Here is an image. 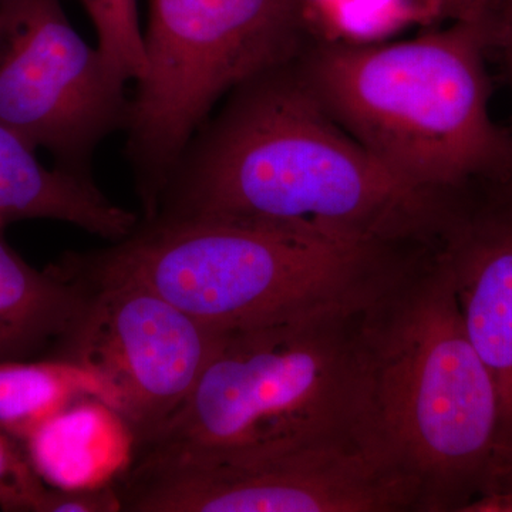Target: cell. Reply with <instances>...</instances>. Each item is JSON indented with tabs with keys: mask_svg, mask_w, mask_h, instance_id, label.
<instances>
[{
	"mask_svg": "<svg viewBox=\"0 0 512 512\" xmlns=\"http://www.w3.org/2000/svg\"><path fill=\"white\" fill-rule=\"evenodd\" d=\"M322 36L312 0H150L146 67L126 123L144 212L218 100Z\"/></svg>",
	"mask_w": 512,
	"mask_h": 512,
	"instance_id": "obj_6",
	"label": "cell"
},
{
	"mask_svg": "<svg viewBox=\"0 0 512 512\" xmlns=\"http://www.w3.org/2000/svg\"><path fill=\"white\" fill-rule=\"evenodd\" d=\"M444 20H483L491 0H433Z\"/></svg>",
	"mask_w": 512,
	"mask_h": 512,
	"instance_id": "obj_19",
	"label": "cell"
},
{
	"mask_svg": "<svg viewBox=\"0 0 512 512\" xmlns=\"http://www.w3.org/2000/svg\"><path fill=\"white\" fill-rule=\"evenodd\" d=\"M426 251L239 222L154 220L93 254L229 332L363 311Z\"/></svg>",
	"mask_w": 512,
	"mask_h": 512,
	"instance_id": "obj_5",
	"label": "cell"
},
{
	"mask_svg": "<svg viewBox=\"0 0 512 512\" xmlns=\"http://www.w3.org/2000/svg\"><path fill=\"white\" fill-rule=\"evenodd\" d=\"M484 20L397 43L318 37L295 60L336 123L406 183L457 197L512 178V136L490 113Z\"/></svg>",
	"mask_w": 512,
	"mask_h": 512,
	"instance_id": "obj_3",
	"label": "cell"
},
{
	"mask_svg": "<svg viewBox=\"0 0 512 512\" xmlns=\"http://www.w3.org/2000/svg\"><path fill=\"white\" fill-rule=\"evenodd\" d=\"M437 251L450 275L468 338L500 396L495 467L512 453V178L464 194Z\"/></svg>",
	"mask_w": 512,
	"mask_h": 512,
	"instance_id": "obj_10",
	"label": "cell"
},
{
	"mask_svg": "<svg viewBox=\"0 0 512 512\" xmlns=\"http://www.w3.org/2000/svg\"><path fill=\"white\" fill-rule=\"evenodd\" d=\"M57 266L82 286L83 306L52 357L94 377L133 446L150 439L187 399L221 332L93 251Z\"/></svg>",
	"mask_w": 512,
	"mask_h": 512,
	"instance_id": "obj_7",
	"label": "cell"
},
{
	"mask_svg": "<svg viewBox=\"0 0 512 512\" xmlns=\"http://www.w3.org/2000/svg\"><path fill=\"white\" fill-rule=\"evenodd\" d=\"M111 485L120 512L424 511L420 485L379 451L241 467L130 460Z\"/></svg>",
	"mask_w": 512,
	"mask_h": 512,
	"instance_id": "obj_9",
	"label": "cell"
},
{
	"mask_svg": "<svg viewBox=\"0 0 512 512\" xmlns=\"http://www.w3.org/2000/svg\"><path fill=\"white\" fill-rule=\"evenodd\" d=\"M82 306L76 279L57 265L33 268L0 229V362L55 355Z\"/></svg>",
	"mask_w": 512,
	"mask_h": 512,
	"instance_id": "obj_12",
	"label": "cell"
},
{
	"mask_svg": "<svg viewBox=\"0 0 512 512\" xmlns=\"http://www.w3.org/2000/svg\"><path fill=\"white\" fill-rule=\"evenodd\" d=\"M92 20L97 49L121 79L138 80L146 67L137 0H79Z\"/></svg>",
	"mask_w": 512,
	"mask_h": 512,
	"instance_id": "obj_15",
	"label": "cell"
},
{
	"mask_svg": "<svg viewBox=\"0 0 512 512\" xmlns=\"http://www.w3.org/2000/svg\"><path fill=\"white\" fill-rule=\"evenodd\" d=\"M457 202L384 167L320 106L293 60L231 93L144 220L229 221L429 248Z\"/></svg>",
	"mask_w": 512,
	"mask_h": 512,
	"instance_id": "obj_1",
	"label": "cell"
},
{
	"mask_svg": "<svg viewBox=\"0 0 512 512\" xmlns=\"http://www.w3.org/2000/svg\"><path fill=\"white\" fill-rule=\"evenodd\" d=\"M126 84L76 32L62 0H0V124L57 165L87 174L100 141L126 127Z\"/></svg>",
	"mask_w": 512,
	"mask_h": 512,
	"instance_id": "obj_8",
	"label": "cell"
},
{
	"mask_svg": "<svg viewBox=\"0 0 512 512\" xmlns=\"http://www.w3.org/2000/svg\"><path fill=\"white\" fill-rule=\"evenodd\" d=\"M221 332L187 399L130 458L252 466L379 451L359 316Z\"/></svg>",
	"mask_w": 512,
	"mask_h": 512,
	"instance_id": "obj_2",
	"label": "cell"
},
{
	"mask_svg": "<svg viewBox=\"0 0 512 512\" xmlns=\"http://www.w3.org/2000/svg\"><path fill=\"white\" fill-rule=\"evenodd\" d=\"M467 512H512V453L495 466L483 495Z\"/></svg>",
	"mask_w": 512,
	"mask_h": 512,
	"instance_id": "obj_18",
	"label": "cell"
},
{
	"mask_svg": "<svg viewBox=\"0 0 512 512\" xmlns=\"http://www.w3.org/2000/svg\"><path fill=\"white\" fill-rule=\"evenodd\" d=\"M87 397L103 400L99 384L66 360L39 357L0 362V426L20 441Z\"/></svg>",
	"mask_w": 512,
	"mask_h": 512,
	"instance_id": "obj_14",
	"label": "cell"
},
{
	"mask_svg": "<svg viewBox=\"0 0 512 512\" xmlns=\"http://www.w3.org/2000/svg\"><path fill=\"white\" fill-rule=\"evenodd\" d=\"M359 340L384 451L424 511L467 512L493 473L501 404L437 247L363 309Z\"/></svg>",
	"mask_w": 512,
	"mask_h": 512,
	"instance_id": "obj_4",
	"label": "cell"
},
{
	"mask_svg": "<svg viewBox=\"0 0 512 512\" xmlns=\"http://www.w3.org/2000/svg\"><path fill=\"white\" fill-rule=\"evenodd\" d=\"M55 487L33 467L18 437L0 426V510L49 512Z\"/></svg>",
	"mask_w": 512,
	"mask_h": 512,
	"instance_id": "obj_16",
	"label": "cell"
},
{
	"mask_svg": "<svg viewBox=\"0 0 512 512\" xmlns=\"http://www.w3.org/2000/svg\"><path fill=\"white\" fill-rule=\"evenodd\" d=\"M36 150L0 124V229L19 221L53 220L111 242L133 234L136 214L110 201L89 175L46 167Z\"/></svg>",
	"mask_w": 512,
	"mask_h": 512,
	"instance_id": "obj_11",
	"label": "cell"
},
{
	"mask_svg": "<svg viewBox=\"0 0 512 512\" xmlns=\"http://www.w3.org/2000/svg\"><path fill=\"white\" fill-rule=\"evenodd\" d=\"M483 20L490 49L500 50L512 86V0H491Z\"/></svg>",
	"mask_w": 512,
	"mask_h": 512,
	"instance_id": "obj_17",
	"label": "cell"
},
{
	"mask_svg": "<svg viewBox=\"0 0 512 512\" xmlns=\"http://www.w3.org/2000/svg\"><path fill=\"white\" fill-rule=\"evenodd\" d=\"M39 476L56 488L109 484L127 466L133 437L99 397H87L45 421L22 441Z\"/></svg>",
	"mask_w": 512,
	"mask_h": 512,
	"instance_id": "obj_13",
	"label": "cell"
}]
</instances>
